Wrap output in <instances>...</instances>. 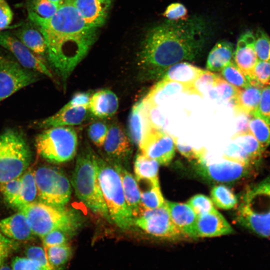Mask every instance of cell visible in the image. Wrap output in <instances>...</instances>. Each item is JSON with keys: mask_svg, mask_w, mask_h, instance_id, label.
Returning <instances> with one entry per match:
<instances>
[{"mask_svg": "<svg viewBox=\"0 0 270 270\" xmlns=\"http://www.w3.org/2000/svg\"><path fill=\"white\" fill-rule=\"evenodd\" d=\"M209 34L208 24L198 16L156 26L148 32L138 56L140 76L145 80H158L170 66L196 59Z\"/></svg>", "mask_w": 270, "mask_h": 270, "instance_id": "obj_1", "label": "cell"}, {"mask_svg": "<svg viewBox=\"0 0 270 270\" xmlns=\"http://www.w3.org/2000/svg\"><path fill=\"white\" fill-rule=\"evenodd\" d=\"M96 28H90L79 33L59 37L46 44L48 62L62 79L64 88L68 78L94 42Z\"/></svg>", "mask_w": 270, "mask_h": 270, "instance_id": "obj_2", "label": "cell"}, {"mask_svg": "<svg viewBox=\"0 0 270 270\" xmlns=\"http://www.w3.org/2000/svg\"><path fill=\"white\" fill-rule=\"evenodd\" d=\"M96 157L88 145L82 150L76 158L72 184L80 200L92 212L111 222L99 184Z\"/></svg>", "mask_w": 270, "mask_h": 270, "instance_id": "obj_3", "label": "cell"}, {"mask_svg": "<svg viewBox=\"0 0 270 270\" xmlns=\"http://www.w3.org/2000/svg\"><path fill=\"white\" fill-rule=\"evenodd\" d=\"M236 218L256 234L270 238V176L244 193Z\"/></svg>", "mask_w": 270, "mask_h": 270, "instance_id": "obj_4", "label": "cell"}, {"mask_svg": "<svg viewBox=\"0 0 270 270\" xmlns=\"http://www.w3.org/2000/svg\"><path fill=\"white\" fill-rule=\"evenodd\" d=\"M98 178L111 222L122 230L134 224V217L127 206L120 174L114 166L97 154Z\"/></svg>", "mask_w": 270, "mask_h": 270, "instance_id": "obj_5", "label": "cell"}, {"mask_svg": "<svg viewBox=\"0 0 270 270\" xmlns=\"http://www.w3.org/2000/svg\"><path fill=\"white\" fill-rule=\"evenodd\" d=\"M18 210L26 216L34 235L40 238L56 230L72 235L82 223L81 216L76 212L40 202L24 205Z\"/></svg>", "mask_w": 270, "mask_h": 270, "instance_id": "obj_6", "label": "cell"}, {"mask_svg": "<svg viewBox=\"0 0 270 270\" xmlns=\"http://www.w3.org/2000/svg\"><path fill=\"white\" fill-rule=\"evenodd\" d=\"M32 154L23 134L8 128L0 135V184L20 176L27 170Z\"/></svg>", "mask_w": 270, "mask_h": 270, "instance_id": "obj_7", "label": "cell"}, {"mask_svg": "<svg viewBox=\"0 0 270 270\" xmlns=\"http://www.w3.org/2000/svg\"><path fill=\"white\" fill-rule=\"evenodd\" d=\"M28 11V18L42 33L46 44L64 36L80 32L94 28L86 23L76 8L72 0H66L60 4L54 14L47 18H42Z\"/></svg>", "mask_w": 270, "mask_h": 270, "instance_id": "obj_8", "label": "cell"}, {"mask_svg": "<svg viewBox=\"0 0 270 270\" xmlns=\"http://www.w3.org/2000/svg\"><path fill=\"white\" fill-rule=\"evenodd\" d=\"M78 145L77 132L72 126L52 127L36 138L38 153L49 162L61 163L75 156Z\"/></svg>", "mask_w": 270, "mask_h": 270, "instance_id": "obj_9", "label": "cell"}, {"mask_svg": "<svg viewBox=\"0 0 270 270\" xmlns=\"http://www.w3.org/2000/svg\"><path fill=\"white\" fill-rule=\"evenodd\" d=\"M40 202L58 208H64L71 196L70 182L64 173L56 168L42 166L34 171Z\"/></svg>", "mask_w": 270, "mask_h": 270, "instance_id": "obj_10", "label": "cell"}, {"mask_svg": "<svg viewBox=\"0 0 270 270\" xmlns=\"http://www.w3.org/2000/svg\"><path fill=\"white\" fill-rule=\"evenodd\" d=\"M134 224L152 236L168 240L185 237L172 221L166 202L161 207L144 210Z\"/></svg>", "mask_w": 270, "mask_h": 270, "instance_id": "obj_11", "label": "cell"}, {"mask_svg": "<svg viewBox=\"0 0 270 270\" xmlns=\"http://www.w3.org/2000/svg\"><path fill=\"white\" fill-rule=\"evenodd\" d=\"M38 80L36 72L5 60L0 64V102Z\"/></svg>", "mask_w": 270, "mask_h": 270, "instance_id": "obj_12", "label": "cell"}, {"mask_svg": "<svg viewBox=\"0 0 270 270\" xmlns=\"http://www.w3.org/2000/svg\"><path fill=\"white\" fill-rule=\"evenodd\" d=\"M206 152L196 162L199 174L208 180L218 182H230L245 176L250 166L226 160L219 162H208Z\"/></svg>", "mask_w": 270, "mask_h": 270, "instance_id": "obj_13", "label": "cell"}, {"mask_svg": "<svg viewBox=\"0 0 270 270\" xmlns=\"http://www.w3.org/2000/svg\"><path fill=\"white\" fill-rule=\"evenodd\" d=\"M141 153L160 164H169L175 154L174 137L164 130L151 128L139 146Z\"/></svg>", "mask_w": 270, "mask_h": 270, "instance_id": "obj_14", "label": "cell"}, {"mask_svg": "<svg viewBox=\"0 0 270 270\" xmlns=\"http://www.w3.org/2000/svg\"><path fill=\"white\" fill-rule=\"evenodd\" d=\"M263 152L260 144L250 132L236 133L222 158L250 166L260 160Z\"/></svg>", "mask_w": 270, "mask_h": 270, "instance_id": "obj_15", "label": "cell"}, {"mask_svg": "<svg viewBox=\"0 0 270 270\" xmlns=\"http://www.w3.org/2000/svg\"><path fill=\"white\" fill-rule=\"evenodd\" d=\"M0 46L10 52L23 67L53 77L42 58L32 52L11 33L0 32Z\"/></svg>", "mask_w": 270, "mask_h": 270, "instance_id": "obj_16", "label": "cell"}, {"mask_svg": "<svg viewBox=\"0 0 270 270\" xmlns=\"http://www.w3.org/2000/svg\"><path fill=\"white\" fill-rule=\"evenodd\" d=\"M102 146L105 159L108 162L122 166L128 164L132 152V144L130 138L120 124L115 122L109 126Z\"/></svg>", "mask_w": 270, "mask_h": 270, "instance_id": "obj_17", "label": "cell"}, {"mask_svg": "<svg viewBox=\"0 0 270 270\" xmlns=\"http://www.w3.org/2000/svg\"><path fill=\"white\" fill-rule=\"evenodd\" d=\"M234 60L250 84H257L254 78V69L258 58L254 50V35L252 32L248 31L240 36L234 54Z\"/></svg>", "mask_w": 270, "mask_h": 270, "instance_id": "obj_18", "label": "cell"}, {"mask_svg": "<svg viewBox=\"0 0 270 270\" xmlns=\"http://www.w3.org/2000/svg\"><path fill=\"white\" fill-rule=\"evenodd\" d=\"M232 232V226L216 208L198 216L196 226V238L220 236Z\"/></svg>", "mask_w": 270, "mask_h": 270, "instance_id": "obj_19", "label": "cell"}, {"mask_svg": "<svg viewBox=\"0 0 270 270\" xmlns=\"http://www.w3.org/2000/svg\"><path fill=\"white\" fill-rule=\"evenodd\" d=\"M88 106H63L57 112L37 124L39 128L72 126L82 124L88 116Z\"/></svg>", "mask_w": 270, "mask_h": 270, "instance_id": "obj_20", "label": "cell"}, {"mask_svg": "<svg viewBox=\"0 0 270 270\" xmlns=\"http://www.w3.org/2000/svg\"><path fill=\"white\" fill-rule=\"evenodd\" d=\"M170 218L184 236L196 238V226L198 216L186 204L166 200Z\"/></svg>", "mask_w": 270, "mask_h": 270, "instance_id": "obj_21", "label": "cell"}, {"mask_svg": "<svg viewBox=\"0 0 270 270\" xmlns=\"http://www.w3.org/2000/svg\"><path fill=\"white\" fill-rule=\"evenodd\" d=\"M72 0L86 23L96 28L104 24L112 2V0Z\"/></svg>", "mask_w": 270, "mask_h": 270, "instance_id": "obj_22", "label": "cell"}, {"mask_svg": "<svg viewBox=\"0 0 270 270\" xmlns=\"http://www.w3.org/2000/svg\"><path fill=\"white\" fill-rule=\"evenodd\" d=\"M184 92L192 94L191 86L162 79L152 87L143 101L148 105L158 106L172 96Z\"/></svg>", "mask_w": 270, "mask_h": 270, "instance_id": "obj_23", "label": "cell"}, {"mask_svg": "<svg viewBox=\"0 0 270 270\" xmlns=\"http://www.w3.org/2000/svg\"><path fill=\"white\" fill-rule=\"evenodd\" d=\"M112 164L120 174L127 206L132 212L134 218H136L144 210L141 204L140 191L137 181L124 166Z\"/></svg>", "mask_w": 270, "mask_h": 270, "instance_id": "obj_24", "label": "cell"}, {"mask_svg": "<svg viewBox=\"0 0 270 270\" xmlns=\"http://www.w3.org/2000/svg\"><path fill=\"white\" fill-rule=\"evenodd\" d=\"M0 231L16 242L28 241L34 236L26 216L20 212L0 220Z\"/></svg>", "mask_w": 270, "mask_h": 270, "instance_id": "obj_25", "label": "cell"}, {"mask_svg": "<svg viewBox=\"0 0 270 270\" xmlns=\"http://www.w3.org/2000/svg\"><path fill=\"white\" fill-rule=\"evenodd\" d=\"M151 128L142 100L137 102L132 108L128 120V132L131 140L140 145Z\"/></svg>", "mask_w": 270, "mask_h": 270, "instance_id": "obj_26", "label": "cell"}, {"mask_svg": "<svg viewBox=\"0 0 270 270\" xmlns=\"http://www.w3.org/2000/svg\"><path fill=\"white\" fill-rule=\"evenodd\" d=\"M118 108V100L112 90L103 89L92 95L88 109L92 116L100 118L113 116Z\"/></svg>", "mask_w": 270, "mask_h": 270, "instance_id": "obj_27", "label": "cell"}, {"mask_svg": "<svg viewBox=\"0 0 270 270\" xmlns=\"http://www.w3.org/2000/svg\"><path fill=\"white\" fill-rule=\"evenodd\" d=\"M25 46L32 52L42 58L46 52L47 46L45 39L40 30L31 24H26L14 32Z\"/></svg>", "mask_w": 270, "mask_h": 270, "instance_id": "obj_28", "label": "cell"}, {"mask_svg": "<svg viewBox=\"0 0 270 270\" xmlns=\"http://www.w3.org/2000/svg\"><path fill=\"white\" fill-rule=\"evenodd\" d=\"M262 87L258 84H250L240 89L234 102L236 112L251 116L258 108Z\"/></svg>", "mask_w": 270, "mask_h": 270, "instance_id": "obj_29", "label": "cell"}, {"mask_svg": "<svg viewBox=\"0 0 270 270\" xmlns=\"http://www.w3.org/2000/svg\"><path fill=\"white\" fill-rule=\"evenodd\" d=\"M204 70L188 62H180L170 66L162 79L180 82L192 88L194 82Z\"/></svg>", "mask_w": 270, "mask_h": 270, "instance_id": "obj_30", "label": "cell"}, {"mask_svg": "<svg viewBox=\"0 0 270 270\" xmlns=\"http://www.w3.org/2000/svg\"><path fill=\"white\" fill-rule=\"evenodd\" d=\"M234 54L232 44L226 40L217 42L210 50L207 59L208 70L218 72L221 70L232 61Z\"/></svg>", "mask_w": 270, "mask_h": 270, "instance_id": "obj_31", "label": "cell"}, {"mask_svg": "<svg viewBox=\"0 0 270 270\" xmlns=\"http://www.w3.org/2000/svg\"><path fill=\"white\" fill-rule=\"evenodd\" d=\"M159 164L156 160L151 159L142 153L138 154L134 162V172L136 181L159 183Z\"/></svg>", "mask_w": 270, "mask_h": 270, "instance_id": "obj_32", "label": "cell"}, {"mask_svg": "<svg viewBox=\"0 0 270 270\" xmlns=\"http://www.w3.org/2000/svg\"><path fill=\"white\" fill-rule=\"evenodd\" d=\"M248 130L264 151L270 145V123L261 116L256 111L250 116Z\"/></svg>", "mask_w": 270, "mask_h": 270, "instance_id": "obj_33", "label": "cell"}, {"mask_svg": "<svg viewBox=\"0 0 270 270\" xmlns=\"http://www.w3.org/2000/svg\"><path fill=\"white\" fill-rule=\"evenodd\" d=\"M21 190L19 206H21L36 201L38 198V189L34 178V171L26 170L21 176Z\"/></svg>", "mask_w": 270, "mask_h": 270, "instance_id": "obj_34", "label": "cell"}, {"mask_svg": "<svg viewBox=\"0 0 270 270\" xmlns=\"http://www.w3.org/2000/svg\"><path fill=\"white\" fill-rule=\"evenodd\" d=\"M44 248L48 262L54 270H60L72 256V249L68 244Z\"/></svg>", "mask_w": 270, "mask_h": 270, "instance_id": "obj_35", "label": "cell"}, {"mask_svg": "<svg viewBox=\"0 0 270 270\" xmlns=\"http://www.w3.org/2000/svg\"><path fill=\"white\" fill-rule=\"evenodd\" d=\"M240 90L220 76L215 86L209 90L208 94L212 100L234 103Z\"/></svg>", "mask_w": 270, "mask_h": 270, "instance_id": "obj_36", "label": "cell"}, {"mask_svg": "<svg viewBox=\"0 0 270 270\" xmlns=\"http://www.w3.org/2000/svg\"><path fill=\"white\" fill-rule=\"evenodd\" d=\"M210 194L212 202L219 208L229 210L234 208L238 204L235 194L225 186H214L211 190Z\"/></svg>", "mask_w": 270, "mask_h": 270, "instance_id": "obj_37", "label": "cell"}, {"mask_svg": "<svg viewBox=\"0 0 270 270\" xmlns=\"http://www.w3.org/2000/svg\"><path fill=\"white\" fill-rule=\"evenodd\" d=\"M148 188L140 190V200L144 210L154 209L162 206L165 204L160 190V184L148 182Z\"/></svg>", "mask_w": 270, "mask_h": 270, "instance_id": "obj_38", "label": "cell"}, {"mask_svg": "<svg viewBox=\"0 0 270 270\" xmlns=\"http://www.w3.org/2000/svg\"><path fill=\"white\" fill-rule=\"evenodd\" d=\"M222 78L226 82L239 89H242L250 84L240 69L232 61L221 70Z\"/></svg>", "mask_w": 270, "mask_h": 270, "instance_id": "obj_39", "label": "cell"}, {"mask_svg": "<svg viewBox=\"0 0 270 270\" xmlns=\"http://www.w3.org/2000/svg\"><path fill=\"white\" fill-rule=\"evenodd\" d=\"M21 184V176L0 184V190L4 200L17 209L19 206Z\"/></svg>", "mask_w": 270, "mask_h": 270, "instance_id": "obj_40", "label": "cell"}, {"mask_svg": "<svg viewBox=\"0 0 270 270\" xmlns=\"http://www.w3.org/2000/svg\"><path fill=\"white\" fill-rule=\"evenodd\" d=\"M220 76L214 72L204 70L192 86V94L203 96L214 87Z\"/></svg>", "mask_w": 270, "mask_h": 270, "instance_id": "obj_41", "label": "cell"}, {"mask_svg": "<svg viewBox=\"0 0 270 270\" xmlns=\"http://www.w3.org/2000/svg\"><path fill=\"white\" fill-rule=\"evenodd\" d=\"M254 50L258 60L270 62V38L261 29L254 34Z\"/></svg>", "mask_w": 270, "mask_h": 270, "instance_id": "obj_42", "label": "cell"}, {"mask_svg": "<svg viewBox=\"0 0 270 270\" xmlns=\"http://www.w3.org/2000/svg\"><path fill=\"white\" fill-rule=\"evenodd\" d=\"M58 6L49 0H30L28 10L40 18H47L54 14Z\"/></svg>", "mask_w": 270, "mask_h": 270, "instance_id": "obj_43", "label": "cell"}, {"mask_svg": "<svg viewBox=\"0 0 270 270\" xmlns=\"http://www.w3.org/2000/svg\"><path fill=\"white\" fill-rule=\"evenodd\" d=\"M109 129L108 125L103 121L92 122L88 128V135L92 142L98 147L102 146Z\"/></svg>", "mask_w": 270, "mask_h": 270, "instance_id": "obj_44", "label": "cell"}, {"mask_svg": "<svg viewBox=\"0 0 270 270\" xmlns=\"http://www.w3.org/2000/svg\"><path fill=\"white\" fill-rule=\"evenodd\" d=\"M187 204L198 216L210 212L215 208L212 200L202 194L192 196L188 202Z\"/></svg>", "mask_w": 270, "mask_h": 270, "instance_id": "obj_45", "label": "cell"}, {"mask_svg": "<svg viewBox=\"0 0 270 270\" xmlns=\"http://www.w3.org/2000/svg\"><path fill=\"white\" fill-rule=\"evenodd\" d=\"M256 84L262 87L270 85V62L258 60L254 69Z\"/></svg>", "mask_w": 270, "mask_h": 270, "instance_id": "obj_46", "label": "cell"}, {"mask_svg": "<svg viewBox=\"0 0 270 270\" xmlns=\"http://www.w3.org/2000/svg\"><path fill=\"white\" fill-rule=\"evenodd\" d=\"M72 234L60 230H52L41 238L44 248L68 244Z\"/></svg>", "mask_w": 270, "mask_h": 270, "instance_id": "obj_47", "label": "cell"}, {"mask_svg": "<svg viewBox=\"0 0 270 270\" xmlns=\"http://www.w3.org/2000/svg\"><path fill=\"white\" fill-rule=\"evenodd\" d=\"M24 254L28 258L38 262L44 270H54L48 262L44 248L29 246L26 249Z\"/></svg>", "mask_w": 270, "mask_h": 270, "instance_id": "obj_48", "label": "cell"}, {"mask_svg": "<svg viewBox=\"0 0 270 270\" xmlns=\"http://www.w3.org/2000/svg\"><path fill=\"white\" fill-rule=\"evenodd\" d=\"M144 102L151 128L163 130L166 124V120L158 108V106H150Z\"/></svg>", "mask_w": 270, "mask_h": 270, "instance_id": "obj_49", "label": "cell"}, {"mask_svg": "<svg viewBox=\"0 0 270 270\" xmlns=\"http://www.w3.org/2000/svg\"><path fill=\"white\" fill-rule=\"evenodd\" d=\"M188 10L184 5L179 2L170 4L163 13V16L169 20H184L187 18Z\"/></svg>", "mask_w": 270, "mask_h": 270, "instance_id": "obj_50", "label": "cell"}, {"mask_svg": "<svg viewBox=\"0 0 270 270\" xmlns=\"http://www.w3.org/2000/svg\"><path fill=\"white\" fill-rule=\"evenodd\" d=\"M11 268L12 270H44L38 262L27 257L20 256L12 259Z\"/></svg>", "mask_w": 270, "mask_h": 270, "instance_id": "obj_51", "label": "cell"}, {"mask_svg": "<svg viewBox=\"0 0 270 270\" xmlns=\"http://www.w3.org/2000/svg\"><path fill=\"white\" fill-rule=\"evenodd\" d=\"M257 112L270 123V85L262 88Z\"/></svg>", "mask_w": 270, "mask_h": 270, "instance_id": "obj_52", "label": "cell"}, {"mask_svg": "<svg viewBox=\"0 0 270 270\" xmlns=\"http://www.w3.org/2000/svg\"><path fill=\"white\" fill-rule=\"evenodd\" d=\"M18 242L4 236L0 231V268L5 260L18 248Z\"/></svg>", "mask_w": 270, "mask_h": 270, "instance_id": "obj_53", "label": "cell"}, {"mask_svg": "<svg viewBox=\"0 0 270 270\" xmlns=\"http://www.w3.org/2000/svg\"><path fill=\"white\" fill-rule=\"evenodd\" d=\"M174 140L176 149L188 160L196 161L206 152L204 149L197 150L189 146L181 144L176 137H174Z\"/></svg>", "mask_w": 270, "mask_h": 270, "instance_id": "obj_54", "label": "cell"}, {"mask_svg": "<svg viewBox=\"0 0 270 270\" xmlns=\"http://www.w3.org/2000/svg\"><path fill=\"white\" fill-rule=\"evenodd\" d=\"M13 18L12 12L5 0H0V30L7 28Z\"/></svg>", "mask_w": 270, "mask_h": 270, "instance_id": "obj_55", "label": "cell"}, {"mask_svg": "<svg viewBox=\"0 0 270 270\" xmlns=\"http://www.w3.org/2000/svg\"><path fill=\"white\" fill-rule=\"evenodd\" d=\"M92 95L88 92H78L76 93L71 100L64 106H88Z\"/></svg>", "mask_w": 270, "mask_h": 270, "instance_id": "obj_56", "label": "cell"}, {"mask_svg": "<svg viewBox=\"0 0 270 270\" xmlns=\"http://www.w3.org/2000/svg\"><path fill=\"white\" fill-rule=\"evenodd\" d=\"M0 270H12L11 267L6 264H4L0 268Z\"/></svg>", "mask_w": 270, "mask_h": 270, "instance_id": "obj_57", "label": "cell"}, {"mask_svg": "<svg viewBox=\"0 0 270 270\" xmlns=\"http://www.w3.org/2000/svg\"><path fill=\"white\" fill-rule=\"evenodd\" d=\"M49 0L60 6V4H63L66 0Z\"/></svg>", "mask_w": 270, "mask_h": 270, "instance_id": "obj_58", "label": "cell"}, {"mask_svg": "<svg viewBox=\"0 0 270 270\" xmlns=\"http://www.w3.org/2000/svg\"><path fill=\"white\" fill-rule=\"evenodd\" d=\"M5 60L4 58L0 56V64L3 62Z\"/></svg>", "mask_w": 270, "mask_h": 270, "instance_id": "obj_59", "label": "cell"}]
</instances>
